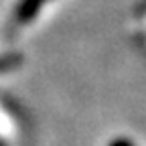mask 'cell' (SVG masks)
I'll return each instance as SVG.
<instances>
[{"label": "cell", "mask_w": 146, "mask_h": 146, "mask_svg": "<svg viewBox=\"0 0 146 146\" xmlns=\"http://www.w3.org/2000/svg\"><path fill=\"white\" fill-rule=\"evenodd\" d=\"M47 0H21L18 6L14 8V18L16 23L21 25H27L31 21H35V16L39 14V10L45 6Z\"/></svg>", "instance_id": "1"}, {"label": "cell", "mask_w": 146, "mask_h": 146, "mask_svg": "<svg viewBox=\"0 0 146 146\" xmlns=\"http://www.w3.org/2000/svg\"><path fill=\"white\" fill-rule=\"evenodd\" d=\"M21 63H23V55L21 53H4V55H0V73L16 69Z\"/></svg>", "instance_id": "2"}, {"label": "cell", "mask_w": 146, "mask_h": 146, "mask_svg": "<svg viewBox=\"0 0 146 146\" xmlns=\"http://www.w3.org/2000/svg\"><path fill=\"white\" fill-rule=\"evenodd\" d=\"M0 146H6V142H4V140H0Z\"/></svg>", "instance_id": "4"}, {"label": "cell", "mask_w": 146, "mask_h": 146, "mask_svg": "<svg viewBox=\"0 0 146 146\" xmlns=\"http://www.w3.org/2000/svg\"><path fill=\"white\" fill-rule=\"evenodd\" d=\"M110 146H134V144H132V140H128V138H116Z\"/></svg>", "instance_id": "3"}]
</instances>
